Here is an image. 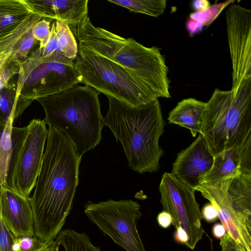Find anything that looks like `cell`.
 Segmentation results:
<instances>
[{
  "label": "cell",
  "instance_id": "obj_1",
  "mask_svg": "<svg viewBox=\"0 0 251 251\" xmlns=\"http://www.w3.org/2000/svg\"><path fill=\"white\" fill-rule=\"evenodd\" d=\"M81 161L71 140L49 127L41 169L29 198L34 236L44 243L55 240L72 210Z\"/></svg>",
  "mask_w": 251,
  "mask_h": 251
},
{
  "label": "cell",
  "instance_id": "obj_2",
  "mask_svg": "<svg viewBox=\"0 0 251 251\" xmlns=\"http://www.w3.org/2000/svg\"><path fill=\"white\" fill-rule=\"evenodd\" d=\"M106 96L109 107L103 123L121 142L129 168L139 174L158 171L164 154L159 140L165 127L158 100L134 107Z\"/></svg>",
  "mask_w": 251,
  "mask_h": 251
},
{
  "label": "cell",
  "instance_id": "obj_3",
  "mask_svg": "<svg viewBox=\"0 0 251 251\" xmlns=\"http://www.w3.org/2000/svg\"><path fill=\"white\" fill-rule=\"evenodd\" d=\"M78 46L109 59L130 72L159 98H170L169 69L160 49L148 48L95 27L87 16L75 30Z\"/></svg>",
  "mask_w": 251,
  "mask_h": 251
},
{
  "label": "cell",
  "instance_id": "obj_4",
  "mask_svg": "<svg viewBox=\"0 0 251 251\" xmlns=\"http://www.w3.org/2000/svg\"><path fill=\"white\" fill-rule=\"evenodd\" d=\"M99 94L88 85H75L36 100L44 109L46 124L64 134L81 157L101 139L104 125Z\"/></svg>",
  "mask_w": 251,
  "mask_h": 251
},
{
  "label": "cell",
  "instance_id": "obj_5",
  "mask_svg": "<svg viewBox=\"0 0 251 251\" xmlns=\"http://www.w3.org/2000/svg\"><path fill=\"white\" fill-rule=\"evenodd\" d=\"M202 120L201 134L214 156L251 137V78L234 90L215 89Z\"/></svg>",
  "mask_w": 251,
  "mask_h": 251
},
{
  "label": "cell",
  "instance_id": "obj_6",
  "mask_svg": "<svg viewBox=\"0 0 251 251\" xmlns=\"http://www.w3.org/2000/svg\"><path fill=\"white\" fill-rule=\"evenodd\" d=\"M75 67L82 83L134 107L158 99L134 75L109 59L78 47Z\"/></svg>",
  "mask_w": 251,
  "mask_h": 251
},
{
  "label": "cell",
  "instance_id": "obj_7",
  "mask_svg": "<svg viewBox=\"0 0 251 251\" xmlns=\"http://www.w3.org/2000/svg\"><path fill=\"white\" fill-rule=\"evenodd\" d=\"M18 75L17 92L32 101L60 93L82 80L74 61L57 52L43 57L39 48L21 62Z\"/></svg>",
  "mask_w": 251,
  "mask_h": 251
},
{
  "label": "cell",
  "instance_id": "obj_8",
  "mask_svg": "<svg viewBox=\"0 0 251 251\" xmlns=\"http://www.w3.org/2000/svg\"><path fill=\"white\" fill-rule=\"evenodd\" d=\"M44 120L34 119L23 127L13 126V151L9 189L26 197L35 187L41 169L48 129Z\"/></svg>",
  "mask_w": 251,
  "mask_h": 251
},
{
  "label": "cell",
  "instance_id": "obj_9",
  "mask_svg": "<svg viewBox=\"0 0 251 251\" xmlns=\"http://www.w3.org/2000/svg\"><path fill=\"white\" fill-rule=\"evenodd\" d=\"M84 213L105 234L126 251H146L137 228L140 205L131 200L88 201Z\"/></svg>",
  "mask_w": 251,
  "mask_h": 251
},
{
  "label": "cell",
  "instance_id": "obj_10",
  "mask_svg": "<svg viewBox=\"0 0 251 251\" xmlns=\"http://www.w3.org/2000/svg\"><path fill=\"white\" fill-rule=\"evenodd\" d=\"M160 202L164 211L170 214L176 228L186 233V246L195 249L204 233L201 225V214L195 192L171 173H164L159 184Z\"/></svg>",
  "mask_w": 251,
  "mask_h": 251
},
{
  "label": "cell",
  "instance_id": "obj_11",
  "mask_svg": "<svg viewBox=\"0 0 251 251\" xmlns=\"http://www.w3.org/2000/svg\"><path fill=\"white\" fill-rule=\"evenodd\" d=\"M226 32L234 90L245 79L251 78V11L232 4L226 12Z\"/></svg>",
  "mask_w": 251,
  "mask_h": 251
},
{
  "label": "cell",
  "instance_id": "obj_12",
  "mask_svg": "<svg viewBox=\"0 0 251 251\" xmlns=\"http://www.w3.org/2000/svg\"><path fill=\"white\" fill-rule=\"evenodd\" d=\"M232 178L203 183L195 188L215 208L218 218L227 233L242 248L251 251V230L244 218L233 209L227 192Z\"/></svg>",
  "mask_w": 251,
  "mask_h": 251
},
{
  "label": "cell",
  "instance_id": "obj_13",
  "mask_svg": "<svg viewBox=\"0 0 251 251\" xmlns=\"http://www.w3.org/2000/svg\"><path fill=\"white\" fill-rule=\"evenodd\" d=\"M213 161L214 156L202 134L199 133L188 147L177 153L171 173L180 181L194 189L202 183Z\"/></svg>",
  "mask_w": 251,
  "mask_h": 251
},
{
  "label": "cell",
  "instance_id": "obj_14",
  "mask_svg": "<svg viewBox=\"0 0 251 251\" xmlns=\"http://www.w3.org/2000/svg\"><path fill=\"white\" fill-rule=\"evenodd\" d=\"M1 216L15 237L34 236L33 213L29 197L12 189H0Z\"/></svg>",
  "mask_w": 251,
  "mask_h": 251
},
{
  "label": "cell",
  "instance_id": "obj_15",
  "mask_svg": "<svg viewBox=\"0 0 251 251\" xmlns=\"http://www.w3.org/2000/svg\"><path fill=\"white\" fill-rule=\"evenodd\" d=\"M242 173H251V137L214 156L212 167L202 183L232 178Z\"/></svg>",
  "mask_w": 251,
  "mask_h": 251
},
{
  "label": "cell",
  "instance_id": "obj_16",
  "mask_svg": "<svg viewBox=\"0 0 251 251\" xmlns=\"http://www.w3.org/2000/svg\"><path fill=\"white\" fill-rule=\"evenodd\" d=\"M33 11L44 18L78 25L87 16L88 0H25Z\"/></svg>",
  "mask_w": 251,
  "mask_h": 251
},
{
  "label": "cell",
  "instance_id": "obj_17",
  "mask_svg": "<svg viewBox=\"0 0 251 251\" xmlns=\"http://www.w3.org/2000/svg\"><path fill=\"white\" fill-rule=\"evenodd\" d=\"M206 102L194 98L185 99L178 102L171 110L168 122L189 129L193 137L201 134L202 116Z\"/></svg>",
  "mask_w": 251,
  "mask_h": 251
},
{
  "label": "cell",
  "instance_id": "obj_18",
  "mask_svg": "<svg viewBox=\"0 0 251 251\" xmlns=\"http://www.w3.org/2000/svg\"><path fill=\"white\" fill-rule=\"evenodd\" d=\"M227 192L232 207L244 218L251 230V173H242L232 178Z\"/></svg>",
  "mask_w": 251,
  "mask_h": 251
},
{
  "label": "cell",
  "instance_id": "obj_19",
  "mask_svg": "<svg viewBox=\"0 0 251 251\" xmlns=\"http://www.w3.org/2000/svg\"><path fill=\"white\" fill-rule=\"evenodd\" d=\"M33 13L25 0H0V40Z\"/></svg>",
  "mask_w": 251,
  "mask_h": 251
},
{
  "label": "cell",
  "instance_id": "obj_20",
  "mask_svg": "<svg viewBox=\"0 0 251 251\" xmlns=\"http://www.w3.org/2000/svg\"><path fill=\"white\" fill-rule=\"evenodd\" d=\"M32 100L23 98L17 92V81L12 79L0 91V121L6 123L14 114V120L19 117Z\"/></svg>",
  "mask_w": 251,
  "mask_h": 251
},
{
  "label": "cell",
  "instance_id": "obj_21",
  "mask_svg": "<svg viewBox=\"0 0 251 251\" xmlns=\"http://www.w3.org/2000/svg\"><path fill=\"white\" fill-rule=\"evenodd\" d=\"M14 114L7 119L0 141V188H8V177L13 151L12 131Z\"/></svg>",
  "mask_w": 251,
  "mask_h": 251
},
{
  "label": "cell",
  "instance_id": "obj_22",
  "mask_svg": "<svg viewBox=\"0 0 251 251\" xmlns=\"http://www.w3.org/2000/svg\"><path fill=\"white\" fill-rule=\"evenodd\" d=\"M55 241L59 246H62L65 251H101L90 241L85 233H79L71 229L61 230Z\"/></svg>",
  "mask_w": 251,
  "mask_h": 251
},
{
  "label": "cell",
  "instance_id": "obj_23",
  "mask_svg": "<svg viewBox=\"0 0 251 251\" xmlns=\"http://www.w3.org/2000/svg\"><path fill=\"white\" fill-rule=\"evenodd\" d=\"M57 39L56 52L66 59L74 61L78 54V44L70 26L67 24L55 21Z\"/></svg>",
  "mask_w": 251,
  "mask_h": 251
},
{
  "label": "cell",
  "instance_id": "obj_24",
  "mask_svg": "<svg viewBox=\"0 0 251 251\" xmlns=\"http://www.w3.org/2000/svg\"><path fill=\"white\" fill-rule=\"evenodd\" d=\"M108 2L122 6L130 11L157 17L162 15L166 7L165 0H107Z\"/></svg>",
  "mask_w": 251,
  "mask_h": 251
},
{
  "label": "cell",
  "instance_id": "obj_25",
  "mask_svg": "<svg viewBox=\"0 0 251 251\" xmlns=\"http://www.w3.org/2000/svg\"><path fill=\"white\" fill-rule=\"evenodd\" d=\"M43 18L36 13L29 16L17 28L0 40V60L7 57L20 38Z\"/></svg>",
  "mask_w": 251,
  "mask_h": 251
},
{
  "label": "cell",
  "instance_id": "obj_26",
  "mask_svg": "<svg viewBox=\"0 0 251 251\" xmlns=\"http://www.w3.org/2000/svg\"><path fill=\"white\" fill-rule=\"evenodd\" d=\"M32 28L27 31L14 45L7 58V61L23 62L28 57V54L36 40L32 34Z\"/></svg>",
  "mask_w": 251,
  "mask_h": 251
},
{
  "label": "cell",
  "instance_id": "obj_27",
  "mask_svg": "<svg viewBox=\"0 0 251 251\" xmlns=\"http://www.w3.org/2000/svg\"><path fill=\"white\" fill-rule=\"evenodd\" d=\"M45 243L34 236L14 237V249L15 251H37Z\"/></svg>",
  "mask_w": 251,
  "mask_h": 251
},
{
  "label": "cell",
  "instance_id": "obj_28",
  "mask_svg": "<svg viewBox=\"0 0 251 251\" xmlns=\"http://www.w3.org/2000/svg\"><path fill=\"white\" fill-rule=\"evenodd\" d=\"M52 20L44 18L37 22L32 28V34L34 38L40 41V49L44 48L47 45L51 32L50 24Z\"/></svg>",
  "mask_w": 251,
  "mask_h": 251
},
{
  "label": "cell",
  "instance_id": "obj_29",
  "mask_svg": "<svg viewBox=\"0 0 251 251\" xmlns=\"http://www.w3.org/2000/svg\"><path fill=\"white\" fill-rule=\"evenodd\" d=\"M21 62L6 61L0 72V91L8 83L14 75L18 74Z\"/></svg>",
  "mask_w": 251,
  "mask_h": 251
},
{
  "label": "cell",
  "instance_id": "obj_30",
  "mask_svg": "<svg viewBox=\"0 0 251 251\" xmlns=\"http://www.w3.org/2000/svg\"><path fill=\"white\" fill-rule=\"evenodd\" d=\"M14 236L4 223L1 217L0 220V251H15Z\"/></svg>",
  "mask_w": 251,
  "mask_h": 251
},
{
  "label": "cell",
  "instance_id": "obj_31",
  "mask_svg": "<svg viewBox=\"0 0 251 251\" xmlns=\"http://www.w3.org/2000/svg\"><path fill=\"white\" fill-rule=\"evenodd\" d=\"M40 49L41 55L43 57L50 56L53 53L56 52L57 39L55 22H53L52 24L50 37L47 45L44 48Z\"/></svg>",
  "mask_w": 251,
  "mask_h": 251
},
{
  "label": "cell",
  "instance_id": "obj_32",
  "mask_svg": "<svg viewBox=\"0 0 251 251\" xmlns=\"http://www.w3.org/2000/svg\"><path fill=\"white\" fill-rule=\"evenodd\" d=\"M220 245L221 251H246L240 247L227 232L220 239Z\"/></svg>",
  "mask_w": 251,
  "mask_h": 251
},
{
  "label": "cell",
  "instance_id": "obj_33",
  "mask_svg": "<svg viewBox=\"0 0 251 251\" xmlns=\"http://www.w3.org/2000/svg\"><path fill=\"white\" fill-rule=\"evenodd\" d=\"M202 219L208 222H213L218 218L215 208L210 203L205 205L201 211Z\"/></svg>",
  "mask_w": 251,
  "mask_h": 251
},
{
  "label": "cell",
  "instance_id": "obj_34",
  "mask_svg": "<svg viewBox=\"0 0 251 251\" xmlns=\"http://www.w3.org/2000/svg\"><path fill=\"white\" fill-rule=\"evenodd\" d=\"M157 220L159 225L164 228L169 227L172 224V218L171 215L164 210L158 214Z\"/></svg>",
  "mask_w": 251,
  "mask_h": 251
},
{
  "label": "cell",
  "instance_id": "obj_35",
  "mask_svg": "<svg viewBox=\"0 0 251 251\" xmlns=\"http://www.w3.org/2000/svg\"><path fill=\"white\" fill-rule=\"evenodd\" d=\"M226 229L221 223H217L213 226L212 233L216 238H222L226 234Z\"/></svg>",
  "mask_w": 251,
  "mask_h": 251
},
{
  "label": "cell",
  "instance_id": "obj_36",
  "mask_svg": "<svg viewBox=\"0 0 251 251\" xmlns=\"http://www.w3.org/2000/svg\"><path fill=\"white\" fill-rule=\"evenodd\" d=\"M59 246L55 240L45 242L37 251H58Z\"/></svg>",
  "mask_w": 251,
  "mask_h": 251
},
{
  "label": "cell",
  "instance_id": "obj_37",
  "mask_svg": "<svg viewBox=\"0 0 251 251\" xmlns=\"http://www.w3.org/2000/svg\"><path fill=\"white\" fill-rule=\"evenodd\" d=\"M174 238L177 242L186 245L187 236L186 232L182 229L178 228L176 230Z\"/></svg>",
  "mask_w": 251,
  "mask_h": 251
},
{
  "label": "cell",
  "instance_id": "obj_38",
  "mask_svg": "<svg viewBox=\"0 0 251 251\" xmlns=\"http://www.w3.org/2000/svg\"><path fill=\"white\" fill-rule=\"evenodd\" d=\"M193 5L195 8L199 11L206 10L210 7V3L207 0H196Z\"/></svg>",
  "mask_w": 251,
  "mask_h": 251
},
{
  "label": "cell",
  "instance_id": "obj_39",
  "mask_svg": "<svg viewBox=\"0 0 251 251\" xmlns=\"http://www.w3.org/2000/svg\"><path fill=\"white\" fill-rule=\"evenodd\" d=\"M5 123L0 121V141L2 136V134L4 129Z\"/></svg>",
  "mask_w": 251,
  "mask_h": 251
},
{
  "label": "cell",
  "instance_id": "obj_40",
  "mask_svg": "<svg viewBox=\"0 0 251 251\" xmlns=\"http://www.w3.org/2000/svg\"><path fill=\"white\" fill-rule=\"evenodd\" d=\"M7 57H5L3 59L0 60V72L1 71V70L3 66L4 65V64H5V63L7 61Z\"/></svg>",
  "mask_w": 251,
  "mask_h": 251
},
{
  "label": "cell",
  "instance_id": "obj_41",
  "mask_svg": "<svg viewBox=\"0 0 251 251\" xmlns=\"http://www.w3.org/2000/svg\"><path fill=\"white\" fill-rule=\"evenodd\" d=\"M1 201H0V220L1 219Z\"/></svg>",
  "mask_w": 251,
  "mask_h": 251
}]
</instances>
